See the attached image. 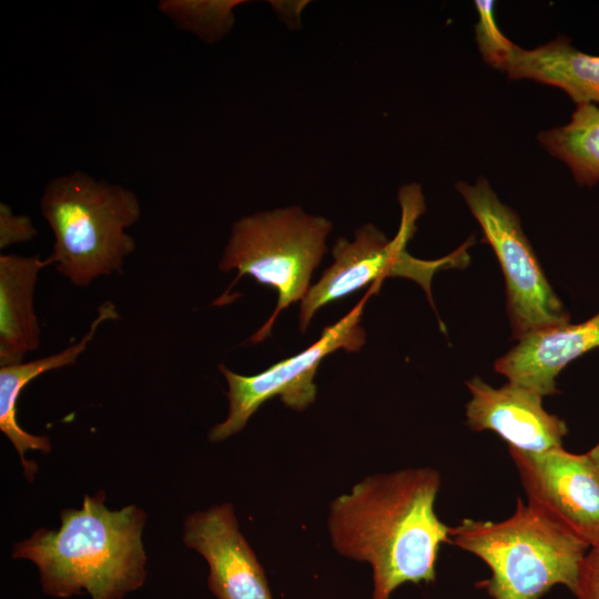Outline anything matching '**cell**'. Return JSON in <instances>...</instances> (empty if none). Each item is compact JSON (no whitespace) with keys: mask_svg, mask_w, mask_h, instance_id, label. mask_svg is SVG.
Listing matches in <instances>:
<instances>
[{"mask_svg":"<svg viewBox=\"0 0 599 599\" xmlns=\"http://www.w3.org/2000/svg\"><path fill=\"white\" fill-rule=\"evenodd\" d=\"M332 229L329 220L309 215L298 206L262 211L234 222L219 264L221 272H237L227 292L243 275H251L278 293L273 315L250 338L252 343L270 335L281 311L304 298Z\"/></svg>","mask_w":599,"mask_h":599,"instance_id":"cell-5","label":"cell"},{"mask_svg":"<svg viewBox=\"0 0 599 599\" xmlns=\"http://www.w3.org/2000/svg\"><path fill=\"white\" fill-rule=\"evenodd\" d=\"M539 142L571 170L579 184L599 181V106L577 104L568 124L539 134Z\"/></svg>","mask_w":599,"mask_h":599,"instance_id":"cell-16","label":"cell"},{"mask_svg":"<svg viewBox=\"0 0 599 599\" xmlns=\"http://www.w3.org/2000/svg\"><path fill=\"white\" fill-rule=\"evenodd\" d=\"M119 317L114 304L105 301L98 307V314L90 324L89 331L78 343L59 353L31 362L0 366V429L18 451L24 476L29 481L33 480L38 467L33 461L26 460L24 453L31 449L48 454L51 451V443L47 436L32 435L19 426L16 407L22 389L32 379L49 370L74 364L92 342L99 326Z\"/></svg>","mask_w":599,"mask_h":599,"instance_id":"cell-13","label":"cell"},{"mask_svg":"<svg viewBox=\"0 0 599 599\" xmlns=\"http://www.w3.org/2000/svg\"><path fill=\"white\" fill-rule=\"evenodd\" d=\"M572 592L576 599H599V546L586 552Z\"/></svg>","mask_w":599,"mask_h":599,"instance_id":"cell-20","label":"cell"},{"mask_svg":"<svg viewBox=\"0 0 599 599\" xmlns=\"http://www.w3.org/2000/svg\"><path fill=\"white\" fill-rule=\"evenodd\" d=\"M500 70L511 79H531L562 89L577 103H599V55L575 49L566 38L526 50L516 44Z\"/></svg>","mask_w":599,"mask_h":599,"instance_id":"cell-15","label":"cell"},{"mask_svg":"<svg viewBox=\"0 0 599 599\" xmlns=\"http://www.w3.org/2000/svg\"><path fill=\"white\" fill-rule=\"evenodd\" d=\"M183 541L206 560L209 588L217 599H272L264 569L230 502L187 516Z\"/></svg>","mask_w":599,"mask_h":599,"instance_id":"cell-10","label":"cell"},{"mask_svg":"<svg viewBox=\"0 0 599 599\" xmlns=\"http://www.w3.org/2000/svg\"><path fill=\"white\" fill-rule=\"evenodd\" d=\"M48 266L38 255H0V366L23 362L40 345L34 312L39 272Z\"/></svg>","mask_w":599,"mask_h":599,"instance_id":"cell-14","label":"cell"},{"mask_svg":"<svg viewBox=\"0 0 599 599\" xmlns=\"http://www.w3.org/2000/svg\"><path fill=\"white\" fill-rule=\"evenodd\" d=\"M587 455L595 463V465L599 468V443L596 446H593L590 450H588Z\"/></svg>","mask_w":599,"mask_h":599,"instance_id":"cell-21","label":"cell"},{"mask_svg":"<svg viewBox=\"0 0 599 599\" xmlns=\"http://www.w3.org/2000/svg\"><path fill=\"white\" fill-rule=\"evenodd\" d=\"M478 12L476 24V41L485 61L494 68L500 69L508 52L515 43L507 39L499 30L495 19V1L476 0Z\"/></svg>","mask_w":599,"mask_h":599,"instance_id":"cell-18","label":"cell"},{"mask_svg":"<svg viewBox=\"0 0 599 599\" xmlns=\"http://www.w3.org/2000/svg\"><path fill=\"white\" fill-rule=\"evenodd\" d=\"M456 187L502 268L514 337L520 339L569 323V315L548 283L517 214L500 202L485 179L473 185L458 182Z\"/></svg>","mask_w":599,"mask_h":599,"instance_id":"cell-7","label":"cell"},{"mask_svg":"<svg viewBox=\"0 0 599 599\" xmlns=\"http://www.w3.org/2000/svg\"><path fill=\"white\" fill-rule=\"evenodd\" d=\"M104 500L103 490L84 495L81 509L61 511L58 530L37 529L13 546L14 559L37 565L45 595L121 599L144 583L146 514L135 505L109 510Z\"/></svg>","mask_w":599,"mask_h":599,"instance_id":"cell-2","label":"cell"},{"mask_svg":"<svg viewBox=\"0 0 599 599\" xmlns=\"http://www.w3.org/2000/svg\"><path fill=\"white\" fill-rule=\"evenodd\" d=\"M527 501L585 542L599 546V468L562 447L545 453L509 448Z\"/></svg>","mask_w":599,"mask_h":599,"instance_id":"cell-9","label":"cell"},{"mask_svg":"<svg viewBox=\"0 0 599 599\" xmlns=\"http://www.w3.org/2000/svg\"><path fill=\"white\" fill-rule=\"evenodd\" d=\"M440 475L408 468L364 478L329 506L333 548L373 569L372 599H390L405 582H433L449 530L436 515Z\"/></svg>","mask_w":599,"mask_h":599,"instance_id":"cell-1","label":"cell"},{"mask_svg":"<svg viewBox=\"0 0 599 599\" xmlns=\"http://www.w3.org/2000/svg\"><path fill=\"white\" fill-rule=\"evenodd\" d=\"M399 203L402 221L393 240H388L374 225L366 224L356 231L353 242L344 237L336 241L332 250L333 264L301 301L300 327L303 333L321 307L346 297L368 283L389 276H402L417 282L433 304L430 285L435 273L467 264L468 243L435 261L412 256L406 245L415 233L417 217L425 211L419 185L403 186L399 190Z\"/></svg>","mask_w":599,"mask_h":599,"instance_id":"cell-6","label":"cell"},{"mask_svg":"<svg viewBox=\"0 0 599 599\" xmlns=\"http://www.w3.org/2000/svg\"><path fill=\"white\" fill-rule=\"evenodd\" d=\"M37 236V230L27 215H17L4 203L0 204V248L28 242Z\"/></svg>","mask_w":599,"mask_h":599,"instance_id":"cell-19","label":"cell"},{"mask_svg":"<svg viewBox=\"0 0 599 599\" xmlns=\"http://www.w3.org/2000/svg\"><path fill=\"white\" fill-rule=\"evenodd\" d=\"M365 301L366 297L337 323L325 327L308 348L256 375L243 376L219 365L229 385V414L210 430L209 439L219 443L238 433L265 402L276 396L296 410L314 403V377L322 359L337 349L358 352L364 345L365 331L359 324Z\"/></svg>","mask_w":599,"mask_h":599,"instance_id":"cell-8","label":"cell"},{"mask_svg":"<svg viewBox=\"0 0 599 599\" xmlns=\"http://www.w3.org/2000/svg\"><path fill=\"white\" fill-rule=\"evenodd\" d=\"M449 542L480 558L491 571L477 583L493 599H540L557 585L573 591L589 547L530 502L517 500L501 521L464 519Z\"/></svg>","mask_w":599,"mask_h":599,"instance_id":"cell-4","label":"cell"},{"mask_svg":"<svg viewBox=\"0 0 599 599\" xmlns=\"http://www.w3.org/2000/svg\"><path fill=\"white\" fill-rule=\"evenodd\" d=\"M599 347V313L580 324H562L531 333L495 363L509 383L541 397L557 393L556 377L575 358Z\"/></svg>","mask_w":599,"mask_h":599,"instance_id":"cell-12","label":"cell"},{"mask_svg":"<svg viewBox=\"0 0 599 599\" xmlns=\"http://www.w3.org/2000/svg\"><path fill=\"white\" fill-rule=\"evenodd\" d=\"M471 398L466 406L468 426L475 432L491 430L509 448L545 453L562 447L566 423L542 407V397L509 383L495 388L479 377L466 382Z\"/></svg>","mask_w":599,"mask_h":599,"instance_id":"cell-11","label":"cell"},{"mask_svg":"<svg viewBox=\"0 0 599 599\" xmlns=\"http://www.w3.org/2000/svg\"><path fill=\"white\" fill-rule=\"evenodd\" d=\"M240 3L243 1L164 0L159 3V9L180 29L195 33L203 41L214 42L233 27V10Z\"/></svg>","mask_w":599,"mask_h":599,"instance_id":"cell-17","label":"cell"},{"mask_svg":"<svg viewBox=\"0 0 599 599\" xmlns=\"http://www.w3.org/2000/svg\"><path fill=\"white\" fill-rule=\"evenodd\" d=\"M40 211L54 234L48 265L70 283L87 287L101 276L122 273L135 250L125 230L141 216L138 196L129 189L74 171L51 180Z\"/></svg>","mask_w":599,"mask_h":599,"instance_id":"cell-3","label":"cell"}]
</instances>
